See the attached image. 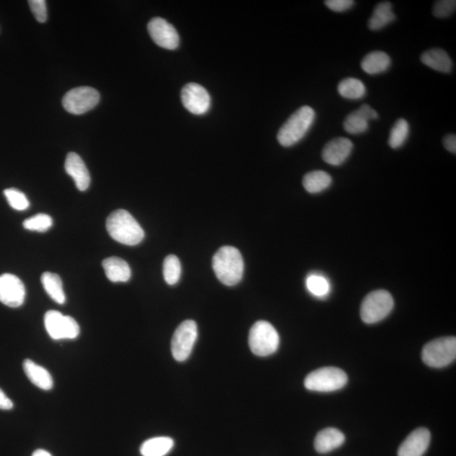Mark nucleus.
Masks as SVG:
<instances>
[{
	"label": "nucleus",
	"instance_id": "1",
	"mask_svg": "<svg viewBox=\"0 0 456 456\" xmlns=\"http://www.w3.org/2000/svg\"><path fill=\"white\" fill-rule=\"evenodd\" d=\"M212 267L222 284L232 286L239 284L244 274V259L237 248L221 247L213 256Z\"/></svg>",
	"mask_w": 456,
	"mask_h": 456
},
{
	"label": "nucleus",
	"instance_id": "2",
	"mask_svg": "<svg viewBox=\"0 0 456 456\" xmlns=\"http://www.w3.org/2000/svg\"><path fill=\"white\" fill-rule=\"evenodd\" d=\"M106 227L109 235L117 242L135 246L144 239L145 232L141 225L126 210H118L108 217Z\"/></svg>",
	"mask_w": 456,
	"mask_h": 456
},
{
	"label": "nucleus",
	"instance_id": "3",
	"mask_svg": "<svg viewBox=\"0 0 456 456\" xmlns=\"http://www.w3.org/2000/svg\"><path fill=\"white\" fill-rule=\"evenodd\" d=\"M315 117V112L312 108L308 106L300 108L279 130L277 134L279 143L284 147L296 145L310 131Z\"/></svg>",
	"mask_w": 456,
	"mask_h": 456
},
{
	"label": "nucleus",
	"instance_id": "4",
	"mask_svg": "<svg viewBox=\"0 0 456 456\" xmlns=\"http://www.w3.org/2000/svg\"><path fill=\"white\" fill-rule=\"evenodd\" d=\"M280 337L275 327L267 321L256 322L251 327L248 344L252 353L259 357H267L277 352Z\"/></svg>",
	"mask_w": 456,
	"mask_h": 456
},
{
	"label": "nucleus",
	"instance_id": "5",
	"mask_svg": "<svg viewBox=\"0 0 456 456\" xmlns=\"http://www.w3.org/2000/svg\"><path fill=\"white\" fill-rule=\"evenodd\" d=\"M393 308L394 299L391 294L386 290H377L365 297L361 305V318L369 325L378 323L386 319Z\"/></svg>",
	"mask_w": 456,
	"mask_h": 456
},
{
	"label": "nucleus",
	"instance_id": "6",
	"mask_svg": "<svg viewBox=\"0 0 456 456\" xmlns=\"http://www.w3.org/2000/svg\"><path fill=\"white\" fill-rule=\"evenodd\" d=\"M456 357V338L453 337L435 339L424 346L422 359L431 368H439L453 363Z\"/></svg>",
	"mask_w": 456,
	"mask_h": 456
},
{
	"label": "nucleus",
	"instance_id": "7",
	"mask_svg": "<svg viewBox=\"0 0 456 456\" xmlns=\"http://www.w3.org/2000/svg\"><path fill=\"white\" fill-rule=\"evenodd\" d=\"M348 380V375L342 369L326 367L310 373L304 380V386L311 391L333 392L342 389Z\"/></svg>",
	"mask_w": 456,
	"mask_h": 456
},
{
	"label": "nucleus",
	"instance_id": "8",
	"mask_svg": "<svg viewBox=\"0 0 456 456\" xmlns=\"http://www.w3.org/2000/svg\"><path fill=\"white\" fill-rule=\"evenodd\" d=\"M44 325L47 333L55 341L73 340L80 335V326L70 316L50 310L44 316Z\"/></svg>",
	"mask_w": 456,
	"mask_h": 456
},
{
	"label": "nucleus",
	"instance_id": "9",
	"mask_svg": "<svg viewBox=\"0 0 456 456\" xmlns=\"http://www.w3.org/2000/svg\"><path fill=\"white\" fill-rule=\"evenodd\" d=\"M198 337V328L194 320H186L177 328L172 339L173 359L178 361L190 357Z\"/></svg>",
	"mask_w": 456,
	"mask_h": 456
},
{
	"label": "nucleus",
	"instance_id": "10",
	"mask_svg": "<svg viewBox=\"0 0 456 456\" xmlns=\"http://www.w3.org/2000/svg\"><path fill=\"white\" fill-rule=\"evenodd\" d=\"M100 101L99 92L89 86L70 90L63 98V107L68 112L81 115L92 110Z\"/></svg>",
	"mask_w": 456,
	"mask_h": 456
},
{
	"label": "nucleus",
	"instance_id": "11",
	"mask_svg": "<svg viewBox=\"0 0 456 456\" xmlns=\"http://www.w3.org/2000/svg\"><path fill=\"white\" fill-rule=\"evenodd\" d=\"M181 100L184 108L195 115H205L210 106V97L202 86L190 83L184 86L181 92Z\"/></svg>",
	"mask_w": 456,
	"mask_h": 456
},
{
	"label": "nucleus",
	"instance_id": "12",
	"mask_svg": "<svg viewBox=\"0 0 456 456\" xmlns=\"http://www.w3.org/2000/svg\"><path fill=\"white\" fill-rule=\"evenodd\" d=\"M148 32L152 39L158 46L175 50L179 45V36L175 26L163 18H153L149 22Z\"/></svg>",
	"mask_w": 456,
	"mask_h": 456
},
{
	"label": "nucleus",
	"instance_id": "13",
	"mask_svg": "<svg viewBox=\"0 0 456 456\" xmlns=\"http://www.w3.org/2000/svg\"><path fill=\"white\" fill-rule=\"evenodd\" d=\"M26 288L20 278L12 274L0 276V301L10 308L21 307L24 304Z\"/></svg>",
	"mask_w": 456,
	"mask_h": 456
},
{
	"label": "nucleus",
	"instance_id": "14",
	"mask_svg": "<svg viewBox=\"0 0 456 456\" xmlns=\"http://www.w3.org/2000/svg\"><path fill=\"white\" fill-rule=\"evenodd\" d=\"M431 433L420 428L410 433L398 450V456H423L430 444Z\"/></svg>",
	"mask_w": 456,
	"mask_h": 456
},
{
	"label": "nucleus",
	"instance_id": "15",
	"mask_svg": "<svg viewBox=\"0 0 456 456\" xmlns=\"http://www.w3.org/2000/svg\"><path fill=\"white\" fill-rule=\"evenodd\" d=\"M353 149V142L348 138L340 137L331 139L324 147L322 158L326 163L340 166L345 163Z\"/></svg>",
	"mask_w": 456,
	"mask_h": 456
},
{
	"label": "nucleus",
	"instance_id": "16",
	"mask_svg": "<svg viewBox=\"0 0 456 456\" xmlns=\"http://www.w3.org/2000/svg\"><path fill=\"white\" fill-rule=\"evenodd\" d=\"M66 171L75 181L80 191H86L90 186V177L88 168L78 154L70 152L66 160Z\"/></svg>",
	"mask_w": 456,
	"mask_h": 456
},
{
	"label": "nucleus",
	"instance_id": "17",
	"mask_svg": "<svg viewBox=\"0 0 456 456\" xmlns=\"http://www.w3.org/2000/svg\"><path fill=\"white\" fill-rule=\"evenodd\" d=\"M345 435L337 428H328L320 431L315 439V448L319 453L326 454L342 446Z\"/></svg>",
	"mask_w": 456,
	"mask_h": 456
},
{
	"label": "nucleus",
	"instance_id": "18",
	"mask_svg": "<svg viewBox=\"0 0 456 456\" xmlns=\"http://www.w3.org/2000/svg\"><path fill=\"white\" fill-rule=\"evenodd\" d=\"M23 369L26 376L34 386L43 390H50L54 387V380L46 368L34 363L31 359H26Z\"/></svg>",
	"mask_w": 456,
	"mask_h": 456
},
{
	"label": "nucleus",
	"instance_id": "19",
	"mask_svg": "<svg viewBox=\"0 0 456 456\" xmlns=\"http://www.w3.org/2000/svg\"><path fill=\"white\" fill-rule=\"evenodd\" d=\"M421 61L426 66L441 73H450L453 62L447 52L441 48H432L421 56Z\"/></svg>",
	"mask_w": 456,
	"mask_h": 456
},
{
	"label": "nucleus",
	"instance_id": "20",
	"mask_svg": "<svg viewBox=\"0 0 456 456\" xmlns=\"http://www.w3.org/2000/svg\"><path fill=\"white\" fill-rule=\"evenodd\" d=\"M103 267L108 280L112 282H126L131 277L130 266L119 257L104 259Z\"/></svg>",
	"mask_w": 456,
	"mask_h": 456
},
{
	"label": "nucleus",
	"instance_id": "21",
	"mask_svg": "<svg viewBox=\"0 0 456 456\" xmlns=\"http://www.w3.org/2000/svg\"><path fill=\"white\" fill-rule=\"evenodd\" d=\"M391 59L386 52L374 51L367 54L361 63V69L368 75H379L389 69Z\"/></svg>",
	"mask_w": 456,
	"mask_h": 456
},
{
	"label": "nucleus",
	"instance_id": "22",
	"mask_svg": "<svg viewBox=\"0 0 456 456\" xmlns=\"http://www.w3.org/2000/svg\"><path fill=\"white\" fill-rule=\"evenodd\" d=\"M395 14L392 10V3L384 1L376 6L368 21V28L372 31H379L395 20Z\"/></svg>",
	"mask_w": 456,
	"mask_h": 456
},
{
	"label": "nucleus",
	"instance_id": "23",
	"mask_svg": "<svg viewBox=\"0 0 456 456\" xmlns=\"http://www.w3.org/2000/svg\"><path fill=\"white\" fill-rule=\"evenodd\" d=\"M175 446V441L169 437H156L141 444L139 451L142 456H165Z\"/></svg>",
	"mask_w": 456,
	"mask_h": 456
},
{
	"label": "nucleus",
	"instance_id": "24",
	"mask_svg": "<svg viewBox=\"0 0 456 456\" xmlns=\"http://www.w3.org/2000/svg\"><path fill=\"white\" fill-rule=\"evenodd\" d=\"M41 281L45 291L52 300L59 304L66 303V293L63 292V282L59 275L45 272L41 276Z\"/></svg>",
	"mask_w": 456,
	"mask_h": 456
},
{
	"label": "nucleus",
	"instance_id": "25",
	"mask_svg": "<svg viewBox=\"0 0 456 456\" xmlns=\"http://www.w3.org/2000/svg\"><path fill=\"white\" fill-rule=\"evenodd\" d=\"M333 184L329 173L324 171H313L304 176L303 184L305 190L310 194H318L327 190Z\"/></svg>",
	"mask_w": 456,
	"mask_h": 456
},
{
	"label": "nucleus",
	"instance_id": "26",
	"mask_svg": "<svg viewBox=\"0 0 456 456\" xmlns=\"http://www.w3.org/2000/svg\"><path fill=\"white\" fill-rule=\"evenodd\" d=\"M339 94L342 97L350 100L361 99L366 95V88L363 81L356 78H346L337 86Z\"/></svg>",
	"mask_w": 456,
	"mask_h": 456
},
{
	"label": "nucleus",
	"instance_id": "27",
	"mask_svg": "<svg viewBox=\"0 0 456 456\" xmlns=\"http://www.w3.org/2000/svg\"><path fill=\"white\" fill-rule=\"evenodd\" d=\"M410 133V126L404 119H399L392 127L389 138V146L392 149H398L405 144Z\"/></svg>",
	"mask_w": 456,
	"mask_h": 456
},
{
	"label": "nucleus",
	"instance_id": "28",
	"mask_svg": "<svg viewBox=\"0 0 456 456\" xmlns=\"http://www.w3.org/2000/svg\"><path fill=\"white\" fill-rule=\"evenodd\" d=\"M343 128L350 135L363 134L368 130V120L359 110H356L346 117Z\"/></svg>",
	"mask_w": 456,
	"mask_h": 456
},
{
	"label": "nucleus",
	"instance_id": "29",
	"mask_svg": "<svg viewBox=\"0 0 456 456\" xmlns=\"http://www.w3.org/2000/svg\"><path fill=\"white\" fill-rule=\"evenodd\" d=\"M181 271H182V269H181L179 259L173 255L167 256L163 263L165 281L171 286L178 284L181 277Z\"/></svg>",
	"mask_w": 456,
	"mask_h": 456
},
{
	"label": "nucleus",
	"instance_id": "30",
	"mask_svg": "<svg viewBox=\"0 0 456 456\" xmlns=\"http://www.w3.org/2000/svg\"><path fill=\"white\" fill-rule=\"evenodd\" d=\"M52 226V219L47 214H37L23 222V227L29 231L45 232Z\"/></svg>",
	"mask_w": 456,
	"mask_h": 456
},
{
	"label": "nucleus",
	"instance_id": "31",
	"mask_svg": "<svg viewBox=\"0 0 456 456\" xmlns=\"http://www.w3.org/2000/svg\"><path fill=\"white\" fill-rule=\"evenodd\" d=\"M308 291L313 295L321 297L327 295L330 292V284L326 277L320 275H310L306 281Z\"/></svg>",
	"mask_w": 456,
	"mask_h": 456
},
{
	"label": "nucleus",
	"instance_id": "32",
	"mask_svg": "<svg viewBox=\"0 0 456 456\" xmlns=\"http://www.w3.org/2000/svg\"><path fill=\"white\" fill-rule=\"evenodd\" d=\"M7 201L13 209L17 210H25L28 208L30 202L28 197L21 191L17 188H7L3 191Z\"/></svg>",
	"mask_w": 456,
	"mask_h": 456
},
{
	"label": "nucleus",
	"instance_id": "33",
	"mask_svg": "<svg viewBox=\"0 0 456 456\" xmlns=\"http://www.w3.org/2000/svg\"><path fill=\"white\" fill-rule=\"evenodd\" d=\"M456 2L455 0H439L433 6V14L437 18L450 17L455 12Z\"/></svg>",
	"mask_w": 456,
	"mask_h": 456
},
{
	"label": "nucleus",
	"instance_id": "34",
	"mask_svg": "<svg viewBox=\"0 0 456 456\" xmlns=\"http://www.w3.org/2000/svg\"><path fill=\"white\" fill-rule=\"evenodd\" d=\"M28 3L36 20L40 22V23L46 22L48 19L46 1L45 0H31Z\"/></svg>",
	"mask_w": 456,
	"mask_h": 456
},
{
	"label": "nucleus",
	"instance_id": "35",
	"mask_svg": "<svg viewBox=\"0 0 456 456\" xmlns=\"http://www.w3.org/2000/svg\"><path fill=\"white\" fill-rule=\"evenodd\" d=\"M325 5L335 12H344L354 5L353 0H327Z\"/></svg>",
	"mask_w": 456,
	"mask_h": 456
},
{
	"label": "nucleus",
	"instance_id": "36",
	"mask_svg": "<svg viewBox=\"0 0 456 456\" xmlns=\"http://www.w3.org/2000/svg\"><path fill=\"white\" fill-rule=\"evenodd\" d=\"M444 146L448 152L456 153V137L455 135H448L444 138Z\"/></svg>",
	"mask_w": 456,
	"mask_h": 456
},
{
	"label": "nucleus",
	"instance_id": "37",
	"mask_svg": "<svg viewBox=\"0 0 456 456\" xmlns=\"http://www.w3.org/2000/svg\"><path fill=\"white\" fill-rule=\"evenodd\" d=\"M14 408L12 401L0 389V410H9Z\"/></svg>",
	"mask_w": 456,
	"mask_h": 456
},
{
	"label": "nucleus",
	"instance_id": "38",
	"mask_svg": "<svg viewBox=\"0 0 456 456\" xmlns=\"http://www.w3.org/2000/svg\"><path fill=\"white\" fill-rule=\"evenodd\" d=\"M32 456H52L50 453L44 450H37L32 454Z\"/></svg>",
	"mask_w": 456,
	"mask_h": 456
}]
</instances>
